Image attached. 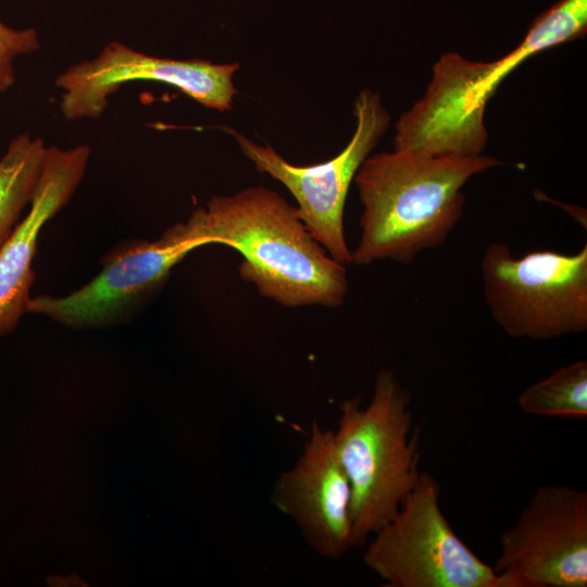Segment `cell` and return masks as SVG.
I'll use <instances>...</instances> for the list:
<instances>
[{
	"label": "cell",
	"mask_w": 587,
	"mask_h": 587,
	"mask_svg": "<svg viewBox=\"0 0 587 587\" xmlns=\"http://www.w3.org/2000/svg\"><path fill=\"white\" fill-rule=\"evenodd\" d=\"M439 496L437 479L422 472L397 514L364 545L365 566L387 587H502L454 533Z\"/></svg>",
	"instance_id": "5b68a950"
},
{
	"label": "cell",
	"mask_w": 587,
	"mask_h": 587,
	"mask_svg": "<svg viewBox=\"0 0 587 587\" xmlns=\"http://www.w3.org/2000/svg\"><path fill=\"white\" fill-rule=\"evenodd\" d=\"M520 409L532 415L586 419L587 362L564 365L529 385L517 398Z\"/></svg>",
	"instance_id": "9a60e30c"
},
{
	"label": "cell",
	"mask_w": 587,
	"mask_h": 587,
	"mask_svg": "<svg viewBox=\"0 0 587 587\" xmlns=\"http://www.w3.org/2000/svg\"><path fill=\"white\" fill-rule=\"evenodd\" d=\"M238 70V63L160 58L112 41L92 60L60 74L55 86L62 89L61 113L70 121L99 117L109 105V97L135 80L166 84L207 108L227 111L237 93L234 76Z\"/></svg>",
	"instance_id": "9c48e42d"
},
{
	"label": "cell",
	"mask_w": 587,
	"mask_h": 587,
	"mask_svg": "<svg viewBox=\"0 0 587 587\" xmlns=\"http://www.w3.org/2000/svg\"><path fill=\"white\" fill-rule=\"evenodd\" d=\"M336 450L351 487V548L367 540L399 511L422 471L421 427L409 391L390 370H380L370 402L340 403Z\"/></svg>",
	"instance_id": "3957f363"
},
{
	"label": "cell",
	"mask_w": 587,
	"mask_h": 587,
	"mask_svg": "<svg viewBox=\"0 0 587 587\" xmlns=\"http://www.w3.org/2000/svg\"><path fill=\"white\" fill-rule=\"evenodd\" d=\"M47 151L41 138L20 134L0 158V248L18 223L23 210L32 202Z\"/></svg>",
	"instance_id": "5bb4252c"
},
{
	"label": "cell",
	"mask_w": 587,
	"mask_h": 587,
	"mask_svg": "<svg viewBox=\"0 0 587 587\" xmlns=\"http://www.w3.org/2000/svg\"><path fill=\"white\" fill-rule=\"evenodd\" d=\"M205 245L189 218L155 240L120 242L101 258V271L90 282L65 296L33 297L28 312L72 329L126 323L161 291L175 265Z\"/></svg>",
	"instance_id": "8992f818"
},
{
	"label": "cell",
	"mask_w": 587,
	"mask_h": 587,
	"mask_svg": "<svg viewBox=\"0 0 587 587\" xmlns=\"http://www.w3.org/2000/svg\"><path fill=\"white\" fill-rule=\"evenodd\" d=\"M90 148L48 147L46 163L25 217L0 248V337L28 312L35 279L33 261L41 228L71 200L90 158Z\"/></svg>",
	"instance_id": "7c38bea8"
},
{
	"label": "cell",
	"mask_w": 587,
	"mask_h": 587,
	"mask_svg": "<svg viewBox=\"0 0 587 587\" xmlns=\"http://www.w3.org/2000/svg\"><path fill=\"white\" fill-rule=\"evenodd\" d=\"M474 80L470 60L455 52L442 54L433 66L423 98L399 118L395 149L432 155L483 154L488 133L484 112L476 110L470 99Z\"/></svg>",
	"instance_id": "8fae6325"
},
{
	"label": "cell",
	"mask_w": 587,
	"mask_h": 587,
	"mask_svg": "<svg viewBox=\"0 0 587 587\" xmlns=\"http://www.w3.org/2000/svg\"><path fill=\"white\" fill-rule=\"evenodd\" d=\"M502 587L587 586V492L544 485L500 536Z\"/></svg>",
	"instance_id": "ba28073f"
},
{
	"label": "cell",
	"mask_w": 587,
	"mask_h": 587,
	"mask_svg": "<svg viewBox=\"0 0 587 587\" xmlns=\"http://www.w3.org/2000/svg\"><path fill=\"white\" fill-rule=\"evenodd\" d=\"M587 29V0H560L536 17L521 43L504 57L485 62L480 80L472 88V99L485 109L499 84L533 54L583 37Z\"/></svg>",
	"instance_id": "4fadbf2b"
},
{
	"label": "cell",
	"mask_w": 587,
	"mask_h": 587,
	"mask_svg": "<svg viewBox=\"0 0 587 587\" xmlns=\"http://www.w3.org/2000/svg\"><path fill=\"white\" fill-rule=\"evenodd\" d=\"M354 133L334 158L313 165H295L268 145H259L239 132L222 127L237 141L255 168L282 183L297 201L299 216L326 252L342 265L352 263L344 229V209L355 174L387 130L390 115L379 95L360 91L354 100Z\"/></svg>",
	"instance_id": "52a82bcc"
},
{
	"label": "cell",
	"mask_w": 587,
	"mask_h": 587,
	"mask_svg": "<svg viewBox=\"0 0 587 587\" xmlns=\"http://www.w3.org/2000/svg\"><path fill=\"white\" fill-rule=\"evenodd\" d=\"M499 164L486 154L432 155L404 149L370 154L354 177L363 211L352 263L408 264L442 245L462 216L464 185Z\"/></svg>",
	"instance_id": "6da1fadb"
},
{
	"label": "cell",
	"mask_w": 587,
	"mask_h": 587,
	"mask_svg": "<svg viewBox=\"0 0 587 587\" xmlns=\"http://www.w3.org/2000/svg\"><path fill=\"white\" fill-rule=\"evenodd\" d=\"M41 47L34 28L14 29L0 21V96L15 83L13 61L21 54H29Z\"/></svg>",
	"instance_id": "2e32d148"
},
{
	"label": "cell",
	"mask_w": 587,
	"mask_h": 587,
	"mask_svg": "<svg viewBox=\"0 0 587 587\" xmlns=\"http://www.w3.org/2000/svg\"><path fill=\"white\" fill-rule=\"evenodd\" d=\"M483 295L495 322L511 337L547 340L587 330V245L512 255L499 241L482 259Z\"/></svg>",
	"instance_id": "277c9868"
},
{
	"label": "cell",
	"mask_w": 587,
	"mask_h": 587,
	"mask_svg": "<svg viewBox=\"0 0 587 587\" xmlns=\"http://www.w3.org/2000/svg\"><path fill=\"white\" fill-rule=\"evenodd\" d=\"M189 218L209 243L240 253V277L260 295L290 308L342 304L348 294L345 265L326 252L298 209L278 192L260 185L215 195Z\"/></svg>",
	"instance_id": "7a4b0ae2"
},
{
	"label": "cell",
	"mask_w": 587,
	"mask_h": 587,
	"mask_svg": "<svg viewBox=\"0 0 587 587\" xmlns=\"http://www.w3.org/2000/svg\"><path fill=\"white\" fill-rule=\"evenodd\" d=\"M271 500L319 555L338 560L351 548V487L334 430L313 421L296 462L274 483Z\"/></svg>",
	"instance_id": "30bf717a"
}]
</instances>
